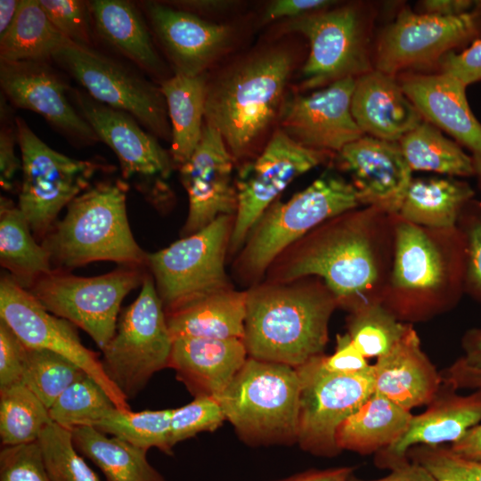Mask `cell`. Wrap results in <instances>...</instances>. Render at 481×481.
I'll return each instance as SVG.
<instances>
[{"label": "cell", "instance_id": "obj_36", "mask_svg": "<svg viewBox=\"0 0 481 481\" xmlns=\"http://www.w3.org/2000/svg\"><path fill=\"white\" fill-rule=\"evenodd\" d=\"M69 44L38 0H21L12 26L0 37V61L48 62Z\"/></svg>", "mask_w": 481, "mask_h": 481}, {"label": "cell", "instance_id": "obj_60", "mask_svg": "<svg viewBox=\"0 0 481 481\" xmlns=\"http://www.w3.org/2000/svg\"><path fill=\"white\" fill-rule=\"evenodd\" d=\"M174 5L178 9L195 12H212L220 10H224L231 6L233 3L231 1H220V0H187V1H175Z\"/></svg>", "mask_w": 481, "mask_h": 481}, {"label": "cell", "instance_id": "obj_27", "mask_svg": "<svg viewBox=\"0 0 481 481\" xmlns=\"http://www.w3.org/2000/svg\"><path fill=\"white\" fill-rule=\"evenodd\" d=\"M351 113L364 135L393 143L424 119L397 78L377 69L356 78Z\"/></svg>", "mask_w": 481, "mask_h": 481}, {"label": "cell", "instance_id": "obj_33", "mask_svg": "<svg viewBox=\"0 0 481 481\" xmlns=\"http://www.w3.org/2000/svg\"><path fill=\"white\" fill-rule=\"evenodd\" d=\"M474 196V189L466 181L453 177L412 178L398 216L427 228H452Z\"/></svg>", "mask_w": 481, "mask_h": 481}, {"label": "cell", "instance_id": "obj_7", "mask_svg": "<svg viewBox=\"0 0 481 481\" xmlns=\"http://www.w3.org/2000/svg\"><path fill=\"white\" fill-rule=\"evenodd\" d=\"M299 396L296 368L248 357L215 397L242 440L267 445L297 443Z\"/></svg>", "mask_w": 481, "mask_h": 481}, {"label": "cell", "instance_id": "obj_2", "mask_svg": "<svg viewBox=\"0 0 481 481\" xmlns=\"http://www.w3.org/2000/svg\"><path fill=\"white\" fill-rule=\"evenodd\" d=\"M395 248L381 304L398 321L425 322L452 310L465 294V240L457 225L432 229L393 216Z\"/></svg>", "mask_w": 481, "mask_h": 481}, {"label": "cell", "instance_id": "obj_1", "mask_svg": "<svg viewBox=\"0 0 481 481\" xmlns=\"http://www.w3.org/2000/svg\"><path fill=\"white\" fill-rule=\"evenodd\" d=\"M393 216L360 207L334 216L284 250L266 272V281L321 278L338 306L350 312L381 302L392 268Z\"/></svg>", "mask_w": 481, "mask_h": 481}, {"label": "cell", "instance_id": "obj_23", "mask_svg": "<svg viewBox=\"0 0 481 481\" xmlns=\"http://www.w3.org/2000/svg\"><path fill=\"white\" fill-rule=\"evenodd\" d=\"M396 78L422 118L469 151L476 176L481 175V123L469 105L467 87L443 72L406 73Z\"/></svg>", "mask_w": 481, "mask_h": 481}, {"label": "cell", "instance_id": "obj_16", "mask_svg": "<svg viewBox=\"0 0 481 481\" xmlns=\"http://www.w3.org/2000/svg\"><path fill=\"white\" fill-rule=\"evenodd\" d=\"M330 152L303 146L278 129L236 179L238 208L229 252L239 251L249 233L275 199L299 175L324 163Z\"/></svg>", "mask_w": 481, "mask_h": 481}, {"label": "cell", "instance_id": "obj_40", "mask_svg": "<svg viewBox=\"0 0 481 481\" xmlns=\"http://www.w3.org/2000/svg\"><path fill=\"white\" fill-rule=\"evenodd\" d=\"M348 313L346 333L366 359L387 354L409 325L398 321L381 302L367 303Z\"/></svg>", "mask_w": 481, "mask_h": 481}, {"label": "cell", "instance_id": "obj_61", "mask_svg": "<svg viewBox=\"0 0 481 481\" xmlns=\"http://www.w3.org/2000/svg\"><path fill=\"white\" fill-rule=\"evenodd\" d=\"M21 0L0 1V37L12 26L18 13Z\"/></svg>", "mask_w": 481, "mask_h": 481}, {"label": "cell", "instance_id": "obj_49", "mask_svg": "<svg viewBox=\"0 0 481 481\" xmlns=\"http://www.w3.org/2000/svg\"><path fill=\"white\" fill-rule=\"evenodd\" d=\"M0 184L3 190L13 192L17 174L22 170L21 159L15 152L18 143L15 118L11 119L10 108L1 98Z\"/></svg>", "mask_w": 481, "mask_h": 481}, {"label": "cell", "instance_id": "obj_52", "mask_svg": "<svg viewBox=\"0 0 481 481\" xmlns=\"http://www.w3.org/2000/svg\"><path fill=\"white\" fill-rule=\"evenodd\" d=\"M322 363L326 370L338 374L359 373L371 367L347 333L337 335L334 353L323 355Z\"/></svg>", "mask_w": 481, "mask_h": 481}, {"label": "cell", "instance_id": "obj_22", "mask_svg": "<svg viewBox=\"0 0 481 481\" xmlns=\"http://www.w3.org/2000/svg\"><path fill=\"white\" fill-rule=\"evenodd\" d=\"M338 160L350 174L362 207L398 215L412 179L398 143L363 135L343 147Z\"/></svg>", "mask_w": 481, "mask_h": 481}, {"label": "cell", "instance_id": "obj_39", "mask_svg": "<svg viewBox=\"0 0 481 481\" xmlns=\"http://www.w3.org/2000/svg\"><path fill=\"white\" fill-rule=\"evenodd\" d=\"M171 414L172 409L132 412L114 407L93 428L144 450L154 447L172 455Z\"/></svg>", "mask_w": 481, "mask_h": 481}, {"label": "cell", "instance_id": "obj_51", "mask_svg": "<svg viewBox=\"0 0 481 481\" xmlns=\"http://www.w3.org/2000/svg\"><path fill=\"white\" fill-rule=\"evenodd\" d=\"M438 64L441 72L448 74L466 87L481 81V39L477 40L460 53L449 52Z\"/></svg>", "mask_w": 481, "mask_h": 481}, {"label": "cell", "instance_id": "obj_25", "mask_svg": "<svg viewBox=\"0 0 481 481\" xmlns=\"http://www.w3.org/2000/svg\"><path fill=\"white\" fill-rule=\"evenodd\" d=\"M480 422L481 391L460 395L440 390L424 412L412 416L405 431L393 444L376 453L375 463L392 469L409 461L407 453L412 447L452 444Z\"/></svg>", "mask_w": 481, "mask_h": 481}, {"label": "cell", "instance_id": "obj_31", "mask_svg": "<svg viewBox=\"0 0 481 481\" xmlns=\"http://www.w3.org/2000/svg\"><path fill=\"white\" fill-rule=\"evenodd\" d=\"M207 86L205 73L198 76L175 73L160 82L171 126L169 153L178 167L190 159L200 141Z\"/></svg>", "mask_w": 481, "mask_h": 481}, {"label": "cell", "instance_id": "obj_47", "mask_svg": "<svg viewBox=\"0 0 481 481\" xmlns=\"http://www.w3.org/2000/svg\"><path fill=\"white\" fill-rule=\"evenodd\" d=\"M465 240V294L481 302V202L471 200L457 222Z\"/></svg>", "mask_w": 481, "mask_h": 481}, {"label": "cell", "instance_id": "obj_42", "mask_svg": "<svg viewBox=\"0 0 481 481\" xmlns=\"http://www.w3.org/2000/svg\"><path fill=\"white\" fill-rule=\"evenodd\" d=\"M114 407L102 387L86 375L70 385L48 410L53 422L72 431L77 427H93Z\"/></svg>", "mask_w": 481, "mask_h": 481}, {"label": "cell", "instance_id": "obj_38", "mask_svg": "<svg viewBox=\"0 0 481 481\" xmlns=\"http://www.w3.org/2000/svg\"><path fill=\"white\" fill-rule=\"evenodd\" d=\"M51 422L48 408L23 383L0 389L2 446L36 442Z\"/></svg>", "mask_w": 481, "mask_h": 481}, {"label": "cell", "instance_id": "obj_30", "mask_svg": "<svg viewBox=\"0 0 481 481\" xmlns=\"http://www.w3.org/2000/svg\"><path fill=\"white\" fill-rule=\"evenodd\" d=\"M246 300V290L238 291L231 288L166 314L172 338L243 339Z\"/></svg>", "mask_w": 481, "mask_h": 481}, {"label": "cell", "instance_id": "obj_17", "mask_svg": "<svg viewBox=\"0 0 481 481\" xmlns=\"http://www.w3.org/2000/svg\"><path fill=\"white\" fill-rule=\"evenodd\" d=\"M0 319L27 347L50 350L68 358L102 387L118 409L131 410L127 399L105 374L98 355L82 344L77 326L47 311L8 273L0 280Z\"/></svg>", "mask_w": 481, "mask_h": 481}, {"label": "cell", "instance_id": "obj_59", "mask_svg": "<svg viewBox=\"0 0 481 481\" xmlns=\"http://www.w3.org/2000/svg\"><path fill=\"white\" fill-rule=\"evenodd\" d=\"M462 360L469 366L481 369V329L468 330L461 339Z\"/></svg>", "mask_w": 481, "mask_h": 481}, {"label": "cell", "instance_id": "obj_24", "mask_svg": "<svg viewBox=\"0 0 481 481\" xmlns=\"http://www.w3.org/2000/svg\"><path fill=\"white\" fill-rule=\"evenodd\" d=\"M151 27L172 62L175 73L204 74L227 45L230 28L157 2L142 4Z\"/></svg>", "mask_w": 481, "mask_h": 481}, {"label": "cell", "instance_id": "obj_15", "mask_svg": "<svg viewBox=\"0 0 481 481\" xmlns=\"http://www.w3.org/2000/svg\"><path fill=\"white\" fill-rule=\"evenodd\" d=\"M481 39V0L462 15L443 17L404 7L379 34L374 69L392 77L406 69L438 63L449 52Z\"/></svg>", "mask_w": 481, "mask_h": 481}, {"label": "cell", "instance_id": "obj_5", "mask_svg": "<svg viewBox=\"0 0 481 481\" xmlns=\"http://www.w3.org/2000/svg\"><path fill=\"white\" fill-rule=\"evenodd\" d=\"M291 69L290 54L274 49L208 82L205 122L219 131L234 159L245 156L280 113Z\"/></svg>", "mask_w": 481, "mask_h": 481}, {"label": "cell", "instance_id": "obj_58", "mask_svg": "<svg viewBox=\"0 0 481 481\" xmlns=\"http://www.w3.org/2000/svg\"><path fill=\"white\" fill-rule=\"evenodd\" d=\"M352 473L351 467L309 469L276 481H345Z\"/></svg>", "mask_w": 481, "mask_h": 481}, {"label": "cell", "instance_id": "obj_10", "mask_svg": "<svg viewBox=\"0 0 481 481\" xmlns=\"http://www.w3.org/2000/svg\"><path fill=\"white\" fill-rule=\"evenodd\" d=\"M15 125L22 162L17 206L36 240L42 241L54 226L60 211L90 187L96 173L110 168L56 151L21 117H15Z\"/></svg>", "mask_w": 481, "mask_h": 481}, {"label": "cell", "instance_id": "obj_3", "mask_svg": "<svg viewBox=\"0 0 481 481\" xmlns=\"http://www.w3.org/2000/svg\"><path fill=\"white\" fill-rule=\"evenodd\" d=\"M243 342L249 357L297 368L322 355L338 299L316 276L257 283L246 290Z\"/></svg>", "mask_w": 481, "mask_h": 481}, {"label": "cell", "instance_id": "obj_13", "mask_svg": "<svg viewBox=\"0 0 481 481\" xmlns=\"http://www.w3.org/2000/svg\"><path fill=\"white\" fill-rule=\"evenodd\" d=\"M96 102L126 112L157 138L171 142V126L159 86L91 47L69 44L53 60Z\"/></svg>", "mask_w": 481, "mask_h": 481}, {"label": "cell", "instance_id": "obj_44", "mask_svg": "<svg viewBox=\"0 0 481 481\" xmlns=\"http://www.w3.org/2000/svg\"><path fill=\"white\" fill-rule=\"evenodd\" d=\"M224 420L223 410L215 396H196L191 403L172 409L170 444L174 447L200 432L214 431Z\"/></svg>", "mask_w": 481, "mask_h": 481}, {"label": "cell", "instance_id": "obj_62", "mask_svg": "<svg viewBox=\"0 0 481 481\" xmlns=\"http://www.w3.org/2000/svg\"><path fill=\"white\" fill-rule=\"evenodd\" d=\"M477 185H478V188H479V190L481 191V175L477 176Z\"/></svg>", "mask_w": 481, "mask_h": 481}, {"label": "cell", "instance_id": "obj_14", "mask_svg": "<svg viewBox=\"0 0 481 481\" xmlns=\"http://www.w3.org/2000/svg\"><path fill=\"white\" fill-rule=\"evenodd\" d=\"M322 355L296 368L300 379L297 443L314 455L334 457L339 426L373 394V367L354 374L325 369Z\"/></svg>", "mask_w": 481, "mask_h": 481}, {"label": "cell", "instance_id": "obj_50", "mask_svg": "<svg viewBox=\"0 0 481 481\" xmlns=\"http://www.w3.org/2000/svg\"><path fill=\"white\" fill-rule=\"evenodd\" d=\"M26 346L0 319V389L22 383Z\"/></svg>", "mask_w": 481, "mask_h": 481}, {"label": "cell", "instance_id": "obj_56", "mask_svg": "<svg viewBox=\"0 0 481 481\" xmlns=\"http://www.w3.org/2000/svg\"><path fill=\"white\" fill-rule=\"evenodd\" d=\"M345 481H437L433 475L420 464L408 461L391 469V472L379 479L363 480L353 475Z\"/></svg>", "mask_w": 481, "mask_h": 481}, {"label": "cell", "instance_id": "obj_26", "mask_svg": "<svg viewBox=\"0 0 481 481\" xmlns=\"http://www.w3.org/2000/svg\"><path fill=\"white\" fill-rule=\"evenodd\" d=\"M372 367L374 391L410 412L428 405L440 392L442 376L423 351L412 324Z\"/></svg>", "mask_w": 481, "mask_h": 481}, {"label": "cell", "instance_id": "obj_35", "mask_svg": "<svg viewBox=\"0 0 481 481\" xmlns=\"http://www.w3.org/2000/svg\"><path fill=\"white\" fill-rule=\"evenodd\" d=\"M77 452L89 459L106 481H167L147 460V450L90 426L72 430Z\"/></svg>", "mask_w": 481, "mask_h": 481}, {"label": "cell", "instance_id": "obj_9", "mask_svg": "<svg viewBox=\"0 0 481 481\" xmlns=\"http://www.w3.org/2000/svg\"><path fill=\"white\" fill-rule=\"evenodd\" d=\"M173 338L153 278L145 274L136 299L118 316L112 338L102 349L103 371L128 399L168 367Z\"/></svg>", "mask_w": 481, "mask_h": 481}, {"label": "cell", "instance_id": "obj_29", "mask_svg": "<svg viewBox=\"0 0 481 481\" xmlns=\"http://www.w3.org/2000/svg\"><path fill=\"white\" fill-rule=\"evenodd\" d=\"M88 4L97 35L139 69L160 77L164 64L136 5L126 0H94Z\"/></svg>", "mask_w": 481, "mask_h": 481}, {"label": "cell", "instance_id": "obj_8", "mask_svg": "<svg viewBox=\"0 0 481 481\" xmlns=\"http://www.w3.org/2000/svg\"><path fill=\"white\" fill-rule=\"evenodd\" d=\"M234 216H220L200 231L147 254L146 265L166 314L232 288L225 257Z\"/></svg>", "mask_w": 481, "mask_h": 481}, {"label": "cell", "instance_id": "obj_45", "mask_svg": "<svg viewBox=\"0 0 481 481\" xmlns=\"http://www.w3.org/2000/svg\"><path fill=\"white\" fill-rule=\"evenodd\" d=\"M55 29L72 44L94 48L93 20L88 2L38 0Z\"/></svg>", "mask_w": 481, "mask_h": 481}, {"label": "cell", "instance_id": "obj_53", "mask_svg": "<svg viewBox=\"0 0 481 481\" xmlns=\"http://www.w3.org/2000/svg\"><path fill=\"white\" fill-rule=\"evenodd\" d=\"M336 3L331 0H275L266 7L263 21L270 22L281 18L298 19L329 9Z\"/></svg>", "mask_w": 481, "mask_h": 481}, {"label": "cell", "instance_id": "obj_21", "mask_svg": "<svg viewBox=\"0 0 481 481\" xmlns=\"http://www.w3.org/2000/svg\"><path fill=\"white\" fill-rule=\"evenodd\" d=\"M0 86L12 105L41 115L75 143L90 145L99 141L68 100L69 86L48 62L0 61Z\"/></svg>", "mask_w": 481, "mask_h": 481}, {"label": "cell", "instance_id": "obj_34", "mask_svg": "<svg viewBox=\"0 0 481 481\" xmlns=\"http://www.w3.org/2000/svg\"><path fill=\"white\" fill-rule=\"evenodd\" d=\"M0 264L28 290L53 270L47 250L37 242L22 212L4 196L0 199Z\"/></svg>", "mask_w": 481, "mask_h": 481}, {"label": "cell", "instance_id": "obj_32", "mask_svg": "<svg viewBox=\"0 0 481 481\" xmlns=\"http://www.w3.org/2000/svg\"><path fill=\"white\" fill-rule=\"evenodd\" d=\"M412 414L376 393L338 428L336 442L340 451L366 455L393 444L405 431Z\"/></svg>", "mask_w": 481, "mask_h": 481}, {"label": "cell", "instance_id": "obj_37", "mask_svg": "<svg viewBox=\"0 0 481 481\" xmlns=\"http://www.w3.org/2000/svg\"><path fill=\"white\" fill-rule=\"evenodd\" d=\"M412 171H428L449 177L476 176L473 159L455 141L423 119L398 142Z\"/></svg>", "mask_w": 481, "mask_h": 481}, {"label": "cell", "instance_id": "obj_41", "mask_svg": "<svg viewBox=\"0 0 481 481\" xmlns=\"http://www.w3.org/2000/svg\"><path fill=\"white\" fill-rule=\"evenodd\" d=\"M86 375L78 365L59 354L26 346L22 383L48 409L70 385Z\"/></svg>", "mask_w": 481, "mask_h": 481}, {"label": "cell", "instance_id": "obj_57", "mask_svg": "<svg viewBox=\"0 0 481 481\" xmlns=\"http://www.w3.org/2000/svg\"><path fill=\"white\" fill-rule=\"evenodd\" d=\"M449 449L460 457L481 462V422L471 428L459 441L452 444Z\"/></svg>", "mask_w": 481, "mask_h": 481}, {"label": "cell", "instance_id": "obj_20", "mask_svg": "<svg viewBox=\"0 0 481 481\" xmlns=\"http://www.w3.org/2000/svg\"><path fill=\"white\" fill-rule=\"evenodd\" d=\"M355 81L346 77L288 100L279 113L281 129L303 146L338 153L364 135L351 113Z\"/></svg>", "mask_w": 481, "mask_h": 481}, {"label": "cell", "instance_id": "obj_48", "mask_svg": "<svg viewBox=\"0 0 481 481\" xmlns=\"http://www.w3.org/2000/svg\"><path fill=\"white\" fill-rule=\"evenodd\" d=\"M0 481H51L37 441L2 446Z\"/></svg>", "mask_w": 481, "mask_h": 481}, {"label": "cell", "instance_id": "obj_28", "mask_svg": "<svg viewBox=\"0 0 481 481\" xmlns=\"http://www.w3.org/2000/svg\"><path fill=\"white\" fill-rule=\"evenodd\" d=\"M249 355L240 338L180 337L173 339L168 367L196 397L224 390Z\"/></svg>", "mask_w": 481, "mask_h": 481}, {"label": "cell", "instance_id": "obj_4", "mask_svg": "<svg viewBox=\"0 0 481 481\" xmlns=\"http://www.w3.org/2000/svg\"><path fill=\"white\" fill-rule=\"evenodd\" d=\"M126 181L89 187L67 207L64 217L42 240L52 266L69 272L95 261L141 266L147 254L135 241L126 213Z\"/></svg>", "mask_w": 481, "mask_h": 481}, {"label": "cell", "instance_id": "obj_12", "mask_svg": "<svg viewBox=\"0 0 481 481\" xmlns=\"http://www.w3.org/2000/svg\"><path fill=\"white\" fill-rule=\"evenodd\" d=\"M144 276L135 265L94 277L53 270L29 290L47 311L85 330L102 350L115 333L123 299Z\"/></svg>", "mask_w": 481, "mask_h": 481}, {"label": "cell", "instance_id": "obj_46", "mask_svg": "<svg viewBox=\"0 0 481 481\" xmlns=\"http://www.w3.org/2000/svg\"><path fill=\"white\" fill-rule=\"evenodd\" d=\"M407 457L437 481H481V462L460 457L449 448L419 445L410 449Z\"/></svg>", "mask_w": 481, "mask_h": 481}, {"label": "cell", "instance_id": "obj_11", "mask_svg": "<svg viewBox=\"0 0 481 481\" xmlns=\"http://www.w3.org/2000/svg\"><path fill=\"white\" fill-rule=\"evenodd\" d=\"M372 11L354 5L326 9L291 20L287 28L302 34L309 53L302 69V87L314 89L374 69Z\"/></svg>", "mask_w": 481, "mask_h": 481}, {"label": "cell", "instance_id": "obj_54", "mask_svg": "<svg viewBox=\"0 0 481 481\" xmlns=\"http://www.w3.org/2000/svg\"><path fill=\"white\" fill-rule=\"evenodd\" d=\"M443 382L450 388L481 391V369L467 364L462 358L456 360L441 374Z\"/></svg>", "mask_w": 481, "mask_h": 481}, {"label": "cell", "instance_id": "obj_6", "mask_svg": "<svg viewBox=\"0 0 481 481\" xmlns=\"http://www.w3.org/2000/svg\"><path fill=\"white\" fill-rule=\"evenodd\" d=\"M362 207L354 184L325 172L286 202H273L249 233L235 259L239 279L253 285L273 261L309 232L348 210Z\"/></svg>", "mask_w": 481, "mask_h": 481}, {"label": "cell", "instance_id": "obj_19", "mask_svg": "<svg viewBox=\"0 0 481 481\" xmlns=\"http://www.w3.org/2000/svg\"><path fill=\"white\" fill-rule=\"evenodd\" d=\"M232 162L233 157L219 131L205 122L195 151L179 167L189 202L182 237L200 231L220 216H235L238 198Z\"/></svg>", "mask_w": 481, "mask_h": 481}, {"label": "cell", "instance_id": "obj_18", "mask_svg": "<svg viewBox=\"0 0 481 481\" xmlns=\"http://www.w3.org/2000/svg\"><path fill=\"white\" fill-rule=\"evenodd\" d=\"M72 98L99 141L116 154L124 180L148 193L153 182L169 178L175 167L169 151L134 117L94 101L85 90H72Z\"/></svg>", "mask_w": 481, "mask_h": 481}, {"label": "cell", "instance_id": "obj_43", "mask_svg": "<svg viewBox=\"0 0 481 481\" xmlns=\"http://www.w3.org/2000/svg\"><path fill=\"white\" fill-rule=\"evenodd\" d=\"M37 442L51 481H102L76 449L72 431L51 422Z\"/></svg>", "mask_w": 481, "mask_h": 481}, {"label": "cell", "instance_id": "obj_55", "mask_svg": "<svg viewBox=\"0 0 481 481\" xmlns=\"http://www.w3.org/2000/svg\"><path fill=\"white\" fill-rule=\"evenodd\" d=\"M478 0H423L417 12L443 17H455L472 11Z\"/></svg>", "mask_w": 481, "mask_h": 481}]
</instances>
